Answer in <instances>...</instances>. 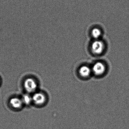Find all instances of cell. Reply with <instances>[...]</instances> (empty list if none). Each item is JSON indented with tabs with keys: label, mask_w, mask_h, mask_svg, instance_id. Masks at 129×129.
<instances>
[{
	"label": "cell",
	"mask_w": 129,
	"mask_h": 129,
	"mask_svg": "<svg viewBox=\"0 0 129 129\" xmlns=\"http://www.w3.org/2000/svg\"><path fill=\"white\" fill-rule=\"evenodd\" d=\"M105 49V45L102 41L97 39L94 41L91 45V49L93 53L100 55L104 52Z\"/></svg>",
	"instance_id": "1"
},
{
	"label": "cell",
	"mask_w": 129,
	"mask_h": 129,
	"mask_svg": "<svg viewBox=\"0 0 129 129\" xmlns=\"http://www.w3.org/2000/svg\"><path fill=\"white\" fill-rule=\"evenodd\" d=\"M24 88L28 93H34L37 89V84L34 79L31 78L27 79L24 81Z\"/></svg>",
	"instance_id": "2"
},
{
	"label": "cell",
	"mask_w": 129,
	"mask_h": 129,
	"mask_svg": "<svg viewBox=\"0 0 129 129\" xmlns=\"http://www.w3.org/2000/svg\"><path fill=\"white\" fill-rule=\"evenodd\" d=\"M92 71L95 76H101L106 72L107 67L104 63L97 62L95 63L92 68Z\"/></svg>",
	"instance_id": "3"
},
{
	"label": "cell",
	"mask_w": 129,
	"mask_h": 129,
	"mask_svg": "<svg viewBox=\"0 0 129 129\" xmlns=\"http://www.w3.org/2000/svg\"><path fill=\"white\" fill-rule=\"evenodd\" d=\"M32 102L37 105H41L45 104L46 98L45 95L41 92H36L32 97Z\"/></svg>",
	"instance_id": "4"
},
{
	"label": "cell",
	"mask_w": 129,
	"mask_h": 129,
	"mask_svg": "<svg viewBox=\"0 0 129 129\" xmlns=\"http://www.w3.org/2000/svg\"><path fill=\"white\" fill-rule=\"evenodd\" d=\"M79 72L80 75L84 78L89 77L92 73L91 68L86 65H83L80 67Z\"/></svg>",
	"instance_id": "5"
},
{
	"label": "cell",
	"mask_w": 129,
	"mask_h": 129,
	"mask_svg": "<svg viewBox=\"0 0 129 129\" xmlns=\"http://www.w3.org/2000/svg\"><path fill=\"white\" fill-rule=\"evenodd\" d=\"M10 104L12 108L16 109L21 108L23 104L22 99L18 98H13L11 99Z\"/></svg>",
	"instance_id": "6"
},
{
	"label": "cell",
	"mask_w": 129,
	"mask_h": 129,
	"mask_svg": "<svg viewBox=\"0 0 129 129\" xmlns=\"http://www.w3.org/2000/svg\"><path fill=\"white\" fill-rule=\"evenodd\" d=\"M91 34L92 37L95 40L99 39L102 35V31L99 28L95 27L92 29Z\"/></svg>",
	"instance_id": "7"
},
{
	"label": "cell",
	"mask_w": 129,
	"mask_h": 129,
	"mask_svg": "<svg viewBox=\"0 0 129 129\" xmlns=\"http://www.w3.org/2000/svg\"><path fill=\"white\" fill-rule=\"evenodd\" d=\"M22 100L23 104L28 105H29L32 103V97L30 96L29 95L25 94L23 96Z\"/></svg>",
	"instance_id": "8"
}]
</instances>
